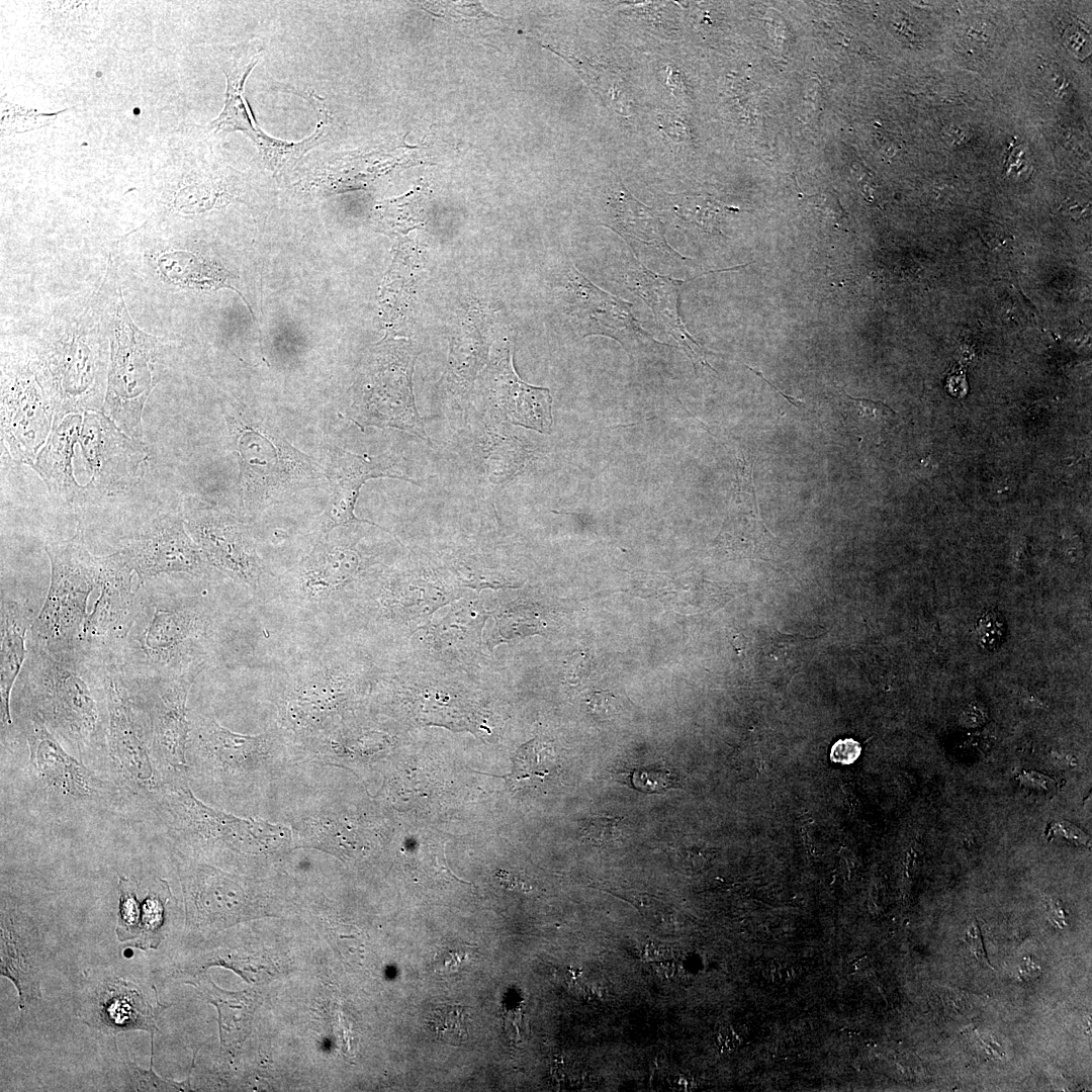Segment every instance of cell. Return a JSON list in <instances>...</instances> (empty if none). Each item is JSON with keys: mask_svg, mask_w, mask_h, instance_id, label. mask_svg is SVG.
Listing matches in <instances>:
<instances>
[{"mask_svg": "<svg viewBox=\"0 0 1092 1092\" xmlns=\"http://www.w3.org/2000/svg\"><path fill=\"white\" fill-rule=\"evenodd\" d=\"M17 709L37 717L83 762L106 760L107 705L100 663L29 644Z\"/></svg>", "mask_w": 1092, "mask_h": 1092, "instance_id": "1", "label": "cell"}, {"mask_svg": "<svg viewBox=\"0 0 1092 1092\" xmlns=\"http://www.w3.org/2000/svg\"><path fill=\"white\" fill-rule=\"evenodd\" d=\"M216 611L199 594L143 583L114 662L131 678L197 677L214 645Z\"/></svg>", "mask_w": 1092, "mask_h": 1092, "instance_id": "2", "label": "cell"}, {"mask_svg": "<svg viewBox=\"0 0 1092 1092\" xmlns=\"http://www.w3.org/2000/svg\"><path fill=\"white\" fill-rule=\"evenodd\" d=\"M225 421L240 465L241 506L250 518L314 486L324 475L268 418L236 408Z\"/></svg>", "mask_w": 1092, "mask_h": 1092, "instance_id": "3", "label": "cell"}, {"mask_svg": "<svg viewBox=\"0 0 1092 1092\" xmlns=\"http://www.w3.org/2000/svg\"><path fill=\"white\" fill-rule=\"evenodd\" d=\"M107 705L109 778L124 795L153 803L164 780L152 747L148 716L120 667L100 663Z\"/></svg>", "mask_w": 1092, "mask_h": 1092, "instance_id": "4", "label": "cell"}, {"mask_svg": "<svg viewBox=\"0 0 1092 1092\" xmlns=\"http://www.w3.org/2000/svg\"><path fill=\"white\" fill-rule=\"evenodd\" d=\"M51 581L44 604L33 619L30 645L50 652H77L90 595L97 586L98 561L80 533L65 543L50 544Z\"/></svg>", "mask_w": 1092, "mask_h": 1092, "instance_id": "5", "label": "cell"}, {"mask_svg": "<svg viewBox=\"0 0 1092 1092\" xmlns=\"http://www.w3.org/2000/svg\"><path fill=\"white\" fill-rule=\"evenodd\" d=\"M17 716L28 744L30 776L44 800L69 809L118 803L124 794L109 777L69 753L37 717L21 709Z\"/></svg>", "mask_w": 1092, "mask_h": 1092, "instance_id": "6", "label": "cell"}, {"mask_svg": "<svg viewBox=\"0 0 1092 1092\" xmlns=\"http://www.w3.org/2000/svg\"><path fill=\"white\" fill-rule=\"evenodd\" d=\"M186 528L209 565L265 601L277 596L278 577L260 557L248 523L212 508L187 513Z\"/></svg>", "mask_w": 1092, "mask_h": 1092, "instance_id": "7", "label": "cell"}, {"mask_svg": "<svg viewBox=\"0 0 1092 1092\" xmlns=\"http://www.w3.org/2000/svg\"><path fill=\"white\" fill-rule=\"evenodd\" d=\"M99 594L81 633L77 652L99 663L113 661L131 625L143 582L119 550L97 556Z\"/></svg>", "mask_w": 1092, "mask_h": 1092, "instance_id": "8", "label": "cell"}, {"mask_svg": "<svg viewBox=\"0 0 1092 1092\" xmlns=\"http://www.w3.org/2000/svg\"><path fill=\"white\" fill-rule=\"evenodd\" d=\"M361 568L356 542L330 533L278 577L277 596L302 610L331 614Z\"/></svg>", "mask_w": 1092, "mask_h": 1092, "instance_id": "9", "label": "cell"}, {"mask_svg": "<svg viewBox=\"0 0 1092 1092\" xmlns=\"http://www.w3.org/2000/svg\"><path fill=\"white\" fill-rule=\"evenodd\" d=\"M283 715L298 729L320 727L348 697L356 675L338 650L310 651L287 666Z\"/></svg>", "mask_w": 1092, "mask_h": 1092, "instance_id": "10", "label": "cell"}, {"mask_svg": "<svg viewBox=\"0 0 1092 1092\" xmlns=\"http://www.w3.org/2000/svg\"><path fill=\"white\" fill-rule=\"evenodd\" d=\"M261 52L262 47L257 41H250L232 48L224 61H220L226 77L225 101L222 111L210 125L214 132L240 130L246 133L256 144L267 165L279 169L297 162L307 151L317 146L326 136L330 119L325 106L316 100L313 106L318 122L311 135L299 142H286L267 135L257 124L243 95L245 81L257 64Z\"/></svg>", "mask_w": 1092, "mask_h": 1092, "instance_id": "11", "label": "cell"}, {"mask_svg": "<svg viewBox=\"0 0 1092 1092\" xmlns=\"http://www.w3.org/2000/svg\"><path fill=\"white\" fill-rule=\"evenodd\" d=\"M125 677L148 716L153 752L164 782L185 778L190 737L186 702L196 677Z\"/></svg>", "mask_w": 1092, "mask_h": 1092, "instance_id": "12", "label": "cell"}, {"mask_svg": "<svg viewBox=\"0 0 1092 1092\" xmlns=\"http://www.w3.org/2000/svg\"><path fill=\"white\" fill-rule=\"evenodd\" d=\"M121 551L143 583L175 573L199 578L209 565L178 515L155 519Z\"/></svg>", "mask_w": 1092, "mask_h": 1092, "instance_id": "13", "label": "cell"}, {"mask_svg": "<svg viewBox=\"0 0 1092 1092\" xmlns=\"http://www.w3.org/2000/svg\"><path fill=\"white\" fill-rule=\"evenodd\" d=\"M413 361L411 355L399 357L387 377L368 384L363 395L353 402L348 419L360 428H393L431 444L412 391Z\"/></svg>", "mask_w": 1092, "mask_h": 1092, "instance_id": "14", "label": "cell"}, {"mask_svg": "<svg viewBox=\"0 0 1092 1092\" xmlns=\"http://www.w3.org/2000/svg\"><path fill=\"white\" fill-rule=\"evenodd\" d=\"M324 476L329 480L331 495L321 520L320 537L328 536L334 529L355 523H367L385 530L379 525L356 517L354 510L363 484L378 477L416 481L393 470L386 460L360 455L332 446L326 453Z\"/></svg>", "mask_w": 1092, "mask_h": 1092, "instance_id": "15", "label": "cell"}, {"mask_svg": "<svg viewBox=\"0 0 1092 1092\" xmlns=\"http://www.w3.org/2000/svg\"><path fill=\"white\" fill-rule=\"evenodd\" d=\"M563 300L582 336L604 335L624 346L654 340L639 327L630 303L589 282L575 268L568 271Z\"/></svg>", "mask_w": 1092, "mask_h": 1092, "instance_id": "16", "label": "cell"}, {"mask_svg": "<svg viewBox=\"0 0 1092 1092\" xmlns=\"http://www.w3.org/2000/svg\"><path fill=\"white\" fill-rule=\"evenodd\" d=\"M484 388L490 408L500 420L549 433L552 426L550 390L530 385L519 377L510 348L490 360L484 374Z\"/></svg>", "mask_w": 1092, "mask_h": 1092, "instance_id": "17", "label": "cell"}, {"mask_svg": "<svg viewBox=\"0 0 1092 1092\" xmlns=\"http://www.w3.org/2000/svg\"><path fill=\"white\" fill-rule=\"evenodd\" d=\"M80 442L91 474L90 485L99 492L123 487L142 459V450L103 416L87 415Z\"/></svg>", "mask_w": 1092, "mask_h": 1092, "instance_id": "18", "label": "cell"}, {"mask_svg": "<svg viewBox=\"0 0 1092 1092\" xmlns=\"http://www.w3.org/2000/svg\"><path fill=\"white\" fill-rule=\"evenodd\" d=\"M135 345L134 340L122 343L118 338L105 407L119 427L141 438L142 410L153 382L149 350Z\"/></svg>", "mask_w": 1092, "mask_h": 1092, "instance_id": "19", "label": "cell"}, {"mask_svg": "<svg viewBox=\"0 0 1092 1092\" xmlns=\"http://www.w3.org/2000/svg\"><path fill=\"white\" fill-rule=\"evenodd\" d=\"M631 288L650 306L655 320L685 349L693 363L708 366L705 352L700 344L690 335L678 312V296L686 281L654 273L642 264L627 273Z\"/></svg>", "mask_w": 1092, "mask_h": 1092, "instance_id": "20", "label": "cell"}, {"mask_svg": "<svg viewBox=\"0 0 1092 1092\" xmlns=\"http://www.w3.org/2000/svg\"><path fill=\"white\" fill-rule=\"evenodd\" d=\"M24 924L23 915L2 899L1 975L14 983L23 1011L40 996L35 951L23 935Z\"/></svg>", "mask_w": 1092, "mask_h": 1092, "instance_id": "21", "label": "cell"}, {"mask_svg": "<svg viewBox=\"0 0 1092 1092\" xmlns=\"http://www.w3.org/2000/svg\"><path fill=\"white\" fill-rule=\"evenodd\" d=\"M33 618L27 605L2 599L1 601V663H0V714L2 737L13 727L11 716V693L26 660L27 630Z\"/></svg>", "mask_w": 1092, "mask_h": 1092, "instance_id": "22", "label": "cell"}, {"mask_svg": "<svg viewBox=\"0 0 1092 1092\" xmlns=\"http://www.w3.org/2000/svg\"><path fill=\"white\" fill-rule=\"evenodd\" d=\"M167 1008L152 1006L130 982L114 980L105 985L98 998L99 1019L110 1030L143 1029L153 1035L159 1014Z\"/></svg>", "mask_w": 1092, "mask_h": 1092, "instance_id": "23", "label": "cell"}, {"mask_svg": "<svg viewBox=\"0 0 1092 1092\" xmlns=\"http://www.w3.org/2000/svg\"><path fill=\"white\" fill-rule=\"evenodd\" d=\"M610 213L608 225L626 241L655 248L670 258L690 260L667 244L658 216L636 200L624 186L616 189L611 197Z\"/></svg>", "mask_w": 1092, "mask_h": 1092, "instance_id": "24", "label": "cell"}, {"mask_svg": "<svg viewBox=\"0 0 1092 1092\" xmlns=\"http://www.w3.org/2000/svg\"><path fill=\"white\" fill-rule=\"evenodd\" d=\"M162 273L175 284L195 289H218L228 287L231 275L223 267L204 261L195 255L176 251L159 258Z\"/></svg>", "mask_w": 1092, "mask_h": 1092, "instance_id": "25", "label": "cell"}, {"mask_svg": "<svg viewBox=\"0 0 1092 1092\" xmlns=\"http://www.w3.org/2000/svg\"><path fill=\"white\" fill-rule=\"evenodd\" d=\"M218 1010L221 1042L226 1045L242 1039L249 1030L253 1006L246 992H226L207 978L192 983Z\"/></svg>", "mask_w": 1092, "mask_h": 1092, "instance_id": "26", "label": "cell"}, {"mask_svg": "<svg viewBox=\"0 0 1092 1092\" xmlns=\"http://www.w3.org/2000/svg\"><path fill=\"white\" fill-rule=\"evenodd\" d=\"M554 767L553 748L550 743L535 738L519 747L513 758V770L506 778L511 787L521 783L540 781L549 776Z\"/></svg>", "mask_w": 1092, "mask_h": 1092, "instance_id": "27", "label": "cell"}, {"mask_svg": "<svg viewBox=\"0 0 1092 1092\" xmlns=\"http://www.w3.org/2000/svg\"><path fill=\"white\" fill-rule=\"evenodd\" d=\"M839 412L843 425L855 429L872 425L881 426L897 416L882 401L854 398L848 394L839 396Z\"/></svg>", "mask_w": 1092, "mask_h": 1092, "instance_id": "28", "label": "cell"}, {"mask_svg": "<svg viewBox=\"0 0 1092 1092\" xmlns=\"http://www.w3.org/2000/svg\"><path fill=\"white\" fill-rule=\"evenodd\" d=\"M467 1017L468 1015L463 1006L444 1004L432 1011L428 1023L438 1039L453 1045H460L469 1036Z\"/></svg>", "mask_w": 1092, "mask_h": 1092, "instance_id": "29", "label": "cell"}, {"mask_svg": "<svg viewBox=\"0 0 1092 1092\" xmlns=\"http://www.w3.org/2000/svg\"><path fill=\"white\" fill-rule=\"evenodd\" d=\"M118 923L116 933L119 941L133 939L140 934L141 902L136 897V886L126 878H119Z\"/></svg>", "mask_w": 1092, "mask_h": 1092, "instance_id": "30", "label": "cell"}, {"mask_svg": "<svg viewBox=\"0 0 1092 1092\" xmlns=\"http://www.w3.org/2000/svg\"><path fill=\"white\" fill-rule=\"evenodd\" d=\"M167 897L158 892L149 893L141 902V924L139 939L134 943L140 948H156L159 944V932L164 923Z\"/></svg>", "mask_w": 1092, "mask_h": 1092, "instance_id": "31", "label": "cell"}, {"mask_svg": "<svg viewBox=\"0 0 1092 1092\" xmlns=\"http://www.w3.org/2000/svg\"><path fill=\"white\" fill-rule=\"evenodd\" d=\"M723 207L715 200L705 197H685L674 204V210L681 218L697 223L707 231H713L717 224V217L723 212Z\"/></svg>", "mask_w": 1092, "mask_h": 1092, "instance_id": "32", "label": "cell"}, {"mask_svg": "<svg viewBox=\"0 0 1092 1092\" xmlns=\"http://www.w3.org/2000/svg\"><path fill=\"white\" fill-rule=\"evenodd\" d=\"M60 112L57 113H39L35 110H29L22 107H18L7 102H2L1 105V132L8 134L12 131H25L33 128H37L50 122Z\"/></svg>", "mask_w": 1092, "mask_h": 1092, "instance_id": "33", "label": "cell"}, {"mask_svg": "<svg viewBox=\"0 0 1092 1092\" xmlns=\"http://www.w3.org/2000/svg\"><path fill=\"white\" fill-rule=\"evenodd\" d=\"M976 634L980 645L989 650L998 649L1005 640L1006 623L1002 614L989 610L977 621Z\"/></svg>", "mask_w": 1092, "mask_h": 1092, "instance_id": "34", "label": "cell"}, {"mask_svg": "<svg viewBox=\"0 0 1092 1092\" xmlns=\"http://www.w3.org/2000/svg\"><path fill=\"white\" fill-rule=\"evenodd\" d=\"M620 817H589L583 824L584 838L593 845H614L621 837Z\"/></svg>", "mask_w": 1092, "mask_h": 1092, "instance_id": "35", "label": "cell"}, {"mask_svg": "<svg viewBox=\"0 0 1092 1092\" xmlns=\"http://www.w3.org/2000/svg\"><path fill=\"white\" fill-rule=\"evenodd\" d=\"M151 1038H152V1042H151L152 1056H151L150 1069L148 1071L141 1070L134 1063L127 1061L128 1072L130 1074L131 1080L135 1083L134 1090H144V1091H148V1090H151V1091H157V1090L158 1091L159 1090L160 1091H162V1090H182L181 1087L184 1086L183 1083H173V1082L165 1081L164 1079H161L159 1076H157L153 1072V1059H154V1042H153V1039H154V1036L151 1035Z\"/></svg>", "mask_w": 1092, "mask_h": 1092, "instance_id": "36", "label": "cell"}, {"mask_svg": "<svg viewBox=\"0 0 1092 1092\" xmlns=\"http://www.w3.org/2000/svg\"><path fill=\"white\" fill-rule=\"evenodd\" d=\"M805 201L811 206L815 207L821 215L825 216L828 221H832L834 224L841 223L846 213L841 206L838 198L831 192H822L816 195L803 194Z\"/></svg>", "mask_w": 1092, "mask_h": 1092, "instance_id": "37", "label": "cell"}, {"mask_svg": "<svg viewBox=\"0 0 1092 1092\" xmlns=\"http://www.w3.org/2000/svg\"><path fill=\"white\" fill-rule=\"evenodd\" d=\"M820 27L824 34L836 46L844 47L851 52L866 53L864 43L858 40L855 35L844 27V23L839 22H821Z\"/></svg>", "mask_w": 1092, "mask_h": 1092, "instance_id": "38", "label": "cell"}, {"mask_svg": "<svg viewBox=\"0 0 1092 1092\" xmlns=\"http://www.w3.org/2000/svg\"><path fill=\"white\" fill-rule=\"evenodd\" d=\"M619 707L618 699L608 692L595 693L588 703L589 712L599 719L614 717Z\"/></svg>", "mask_w": 1092, "mask_h": 1092, "instance_id": "39", "label": "cell"}, {"mask_svg": "<svg viewBox=\"0 0 1092 1092\" xmlns=\"http://www.w3.org/2000/svg\"><path fill=\"white\" fill-rule=\"evenodd\" d=\"M860 751V744L854 739H839L831 747L830 759L833 762L850 764L859 757Z\"/></svg>", "mask_w": 1092, "mask_h": 1092, "instance_id": "40", "label": "cell"}, {"mask_svg": "<svg viewBox=\"0 0 1092 1092\" xmlns=\"http://www.w3.org/2000/svg\"><path fill=\"white\" fill-rule=\"evenodd\" d=\"M1049 834L1066 842L1086 845L1089 837L1077 826L1068 822H1054L1049 826Z\"/></svg>", "mask_w": 1092, "mask_h": 1092, "instance_id": "41", "label": "cell"}, {"mask_svg": "<svg viewBox=\"0 0 1092 1092\" xmlns=\"http://www.w3.org/2000/svg\"><path fill=\"white\" fill-rule=\"evenodd\" d=\"M466 958V951L461 948L445 947L434 959L435 971L438 973H451L458 969Z\"/></svg>", "mask_w": 1092, "mask_h": 1092, "instance_id": "42", "label": "cell"}, {"mask_svg": "<svg viewBox=\"0 0 1092 1092\" xmlns=\"http://www.w3.org/2000/svg\"><path fill=\"white\" fill-rule=\"evenodd\" d=\"M633 784L645 792H662L667 786V778L660 771H634Z\"/></svg>", "mask_w": 1092, "mask_h": 1092, "instance_id": "43", "label": "cell"}, {"mask_svg": "<svg viewBox=\"0 0 1092 1092\" xmlns=\"http://www.w3.org/2000/svg\"><path fill=\"white\" fill-rule=\"evenodd\" d=\"M967 938H968V941L970 943V948L974 952L976 959L982 965H986V966L992 968L991 964L989 963V961L987 959L986 952H985V948H984V944H983V938H982V934H981V931H980L979 927L976 926V927L971 928L970 931L967 934Z\"/></svg>", "mask_w": 1092, "mask_h": 1092, "instance_id": "44", "label": "cell"}, {"mask_svg": "<svg viewBox=\"0 0 1092 1092\" xmlns=\"http://www.w3.org/2000/svg\"><path fill=\"white\" fill-rule=\"evenodd\" d=\"M644 957L646 960L652 962L660 960V958L662 957V949L659 945L655 943H649L644 949Z\"/></svg>", "mask_w": 1092, "mask_h": 1092, "instance_id": "45", "label": "cell"}, {"mask_svg": "<svg viewBox=\"0 0 1092 1092\" xmlns=\"http://www.w3.org/2000/svg\"><path fill=\"white\" fill-rule=\"evenodd\" d=\"M674 967L670 962H659L655 965V972L661 977H670L673 974Z\"/></svg>", "mask_w": 1092, "mask_h": 1092, "instance_id": "46", "label": "cell"}, {"mask_svg": "<svg viewBox=\"0 0 1092 1092\" xmlns=\"http://www.w3.org/2000/svg\"><path fill=\"white\" fill-rule=\"evenodd\" d=\"M719 1041L721 1046L726 1049H732L736 1045L735 1036L728 1031L720 1034Z\"/></svg>", "mask_w": 1092, "mask_h": 1092, "instance_id": "47", "label": "cell"}]
</instances>
